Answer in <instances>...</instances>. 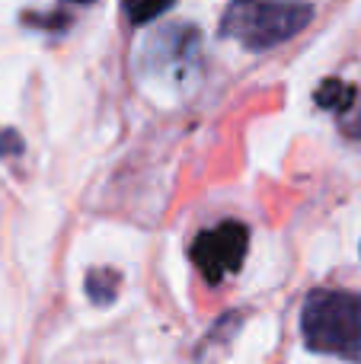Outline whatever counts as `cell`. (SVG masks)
Segmentation results:
<instances>
[{"label":"cell","mask_w":361,"mask_h":364,"mask_svg":"<svg viewBox=\"0 0 361 364\" xmlns=\"http://www.w3.org/2000/svg\"><path fill=\"white\" fill-rule=\"evenodd\" d=\"M301 333L311 352L361 361V291H311L301 307Z\"/></svg>","instance_id":"obj_1"},{"label":"cell","mask_w":361,"mask_h":364,"mask_svg":"<svg viewBox=\"0 0 361 364\" xmlns=\"http://www.w3.org/2000/svg\"><path fill=\"white\" fill-rule=\"evenodd\" d=\"M313 19L311 4H256L237 0L224 10L221 36L237 38L249 51H266L301 36Z\"/></svg>","instance_id":"obj_2"},{"label":"cell","mask_w":361,"mask_h":364,"mask_svg":"<svg viewBox=\"0 0 361 364\" xmlns=\"http://www.w3.org/2000/svg\"><path fill=\"white\" fill-rule=\"evenodd\" d=\"M249 246V230L240 220H224V224L202 230L192 243L189 256L195 262V269L202 272V278L208 284L224 282L227 275L240 272L243 256H247Z\"/></svg>","instance_id":"obj_3"},{"label":"cell","mask_w":361,"mask_h":364,"mask_svg":"<svg viewBox=\"0 0 361 364\" xmlns=\"http://www.w3.org/2000/svg\"><path fill=\"white\" fill-rule=\"evenodd\" d=\"M198 51V32L192 26H163L157 29L144 45V68L151 74H166L173 70L176 77L189 74L192 61Z\"/></svg>","instance_id":"obj_4"},{"label":"cell","mask_w":361,"mask_h":364,"mask_svg":"<svg viewBox=\"0 0 361 364\" xmlns=\"http://www.w3.org/2000/svg\"><path fill=\"white\" fill-rule=\"evenodd\" d=\"M355 96H358V90L352 87V83L339 80V77H330V80H323L317 90V106L336 109V112H349V109L355 106Z\"/></svg>","instance_id":"obj_5"},{"label":"cell","mask_w":361,"mask_h":364,"mask_svg":"<svg viewBox=\"0 0 361 364\" xmlns=\"http://www.w3.org/2000/svg\"><path fill=\"white\" fill-rule=\"evenodd\" d=\"M119 284H122V275L115 269H90L87 272V297L99 307L112 304L119 297Z\"/></svg>","instance_id":"obj_6"},{"label":"cell","mask_w":361,"mask_h":364,"mask_svg":"<svg viewBox=\"0 0 361 364\" xmlns=\"http://www.w3.org/2000/svg\"><path fill=\"white\" fill-rule=\"evenodd\" d=\"M166 10H173L170 0H163V4H125V13L131 16V23H138V26L151 23V19H157L160 13H166Z\"/></svg>","instance_id":"obj_7"},{"label":"cell","mask_w":361,"mask_h":364,"mask_svg":"<svg viewBox=\"0 0 361 364\" xmlns=\"http://www.w3.org/2000/svg\"><path fill=\"white\" fill-rule=\"evenodd\" d=\"M23 154V138L16 128H0V157H19Z\"/></svg>","instance_id":"obj_8"},{"label":"cell","mask_w":361,"mask_h":364,"mask_svg":"<svg viewBox=\"0 0 361 364\" xmlns=\"http://www.w3.org/2000/svg\"><path fill=\"white\" fill-rule=\"evenodd\" d=\"M345 134L361 141V96H358V102H355V112H352V119H345Z\"/></svg>","instance_id":"obj_9"}]
</instances>
